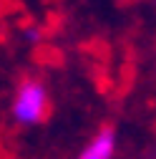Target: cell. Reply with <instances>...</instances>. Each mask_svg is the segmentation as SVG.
Wrapping results in <instances>:
<instances>
[{
	"instance_id": "6da1fadb",
	"label": "cell",
	"mask_w": 156,
	"mask_h": 159,
	"mask_svg": "<svg viewBox=\"0 0 156 159\" xmlns=\"http://www.w3.org/2000/svg\"><path fill=\"white\" fill-rule=\"evenodd\" d=\"M50 114V96L43 81L38 78H23L15 89L10 116L18 126H38Z\"/></svg>"
},
{
	"instance_id": "3957f363",
	"label": "cell",
	"mask_w": 156,
	"mask_h": 159,
	"mask_svg": "<svg viewBox=\"0 0 156 159\" xmlns=\"http://www.w3.org/2000/svg\"><path fill=\"white\" fill-rule=\"evenodd\" d=\"M23 38H28L30 43H38L43 35H41V30H38V28H33V25H30V28H25V30H23Z\"/></svg>"
},
{
	"instance_id": "7a4b0ae2",
	"label": "cell",
	"mask_w": 156,
	"mask_h": 159,
	"mask_svg": "<svg viewBox=\"0 0 156 159\" xmlns=\"http://www.w3.org/2000/svg\"><path fill=\"white\" fill-rule=\"evenodd\" d=\"M116 149H119V136H116L113 126H101L83 149L78 152L76 159H116Z\"/></svg>"
}]
</instances>
